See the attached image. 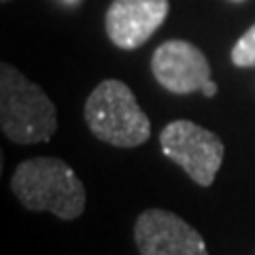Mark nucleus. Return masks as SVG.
<instances>
[{
  "mask_svg": "<svg viewBox=\"0 0 255 255\" xmlns=\"http://www.w3.org/2000/svg\"><path fill=\"white\" fill-rule=\"evenodd\" d=\"M11 189L28 211H49L64 221L81 217L85 187L60 157H30L15 168Z\"/></svg>",
  "mask_w": 255,
  "mask_h": 255,
  "instance_id": "obj_1",
  "label": "nucleus"
},
{
  "mask_svg": "<svg viewBox=\"0 0 255 255\" xmlns=\"http://www.w3.org/2000/svg\"><path fill=\"white\" fill-rule=\"evenodd\" d=\"M230 58H232L234 66H241V68L255 66V23L236 41Z\"/></svg>",
  "mask_w": 255,
  "mask_h": 255,
  "instance_id": "obj_8",
  "label": "nucleus"
},
{
  "mask_svg": "<svg viewBox=\"0 0 255 255\" xmlns=\"http://www.w3.org/2000/svg\"><path fill=\"white\" fill-rule=\"evenodd\" d=\"M168 0H113L107 11V34L119 49H138L162 26Z\"/></svg>",
  "mask_w": 255,
  "mask_h": 255,
  "instance_id": "obj_7",
  "label": "nucleus"
},
{
  "mask_svg": "<svg viewBox=\"0 0 255 255\" xmlns=\"http://www.w3.org/2000/svg\"><path fill=\"white\" fill-rule=\"evenodd\" d=\"M0 128L17 145L47 142L58 130V111L49 96L6 62L0 66Z\"/></svg>",
  "mask_w": 255,
  "mask_h": 255,
  "instance_id": "obj_2",
  "label": "nucleus"
},
{
  "mask_svg": "<svg viewBox=\"0 0 255 255\" xmlns=\"http://www.w3.org/2000/svg\"><path fill=\"white\" fill-rule=\"evenodd\" d=\"M151 70L157 83L172 94L200 92L211 81V66L206 55L187 41H166L151 58Z\"/></svg>",
  "mask_w": 255,
  "mask_h": 255,
  "instance_id": "obj_6",
  "label": "nucleus"
},
{
  "mask_svg": "<svg viewBox=\"0 0 255 255\" xmlns=\"http://www.w3.org/2000/svg\"><path fill=\"white\" fill-rule=\"evenodd\" d=\"M200 92L206 96V98H213V96L217 94V83H215L213 79H211V81H206V83H204V87H202Z\"/></svg>",
  "mask_w": 255,
  "mask_h": 255,
  "instance_id": "obj_9",
  "label": "nucleus"
},
{
  "mask_svg": "<svg viewBox=\"0 0 255 255\" xmlns=\"http://www.w3.org/2000/svg\"><path fill=\"white\" fill-rule=\"evenodd\" d=\"M162 153L179 164L200 187H209L223 162V142L215 132L187 119H177L159 132Z\"/></svg>",
  "mask_w": 255,
  "mask_h": 255,
  "instance_id": "obj_4",
  "label": "nucleus"
},
{
  "mask_svg": "<svg viewBox=\"0 0 255 255\" xmlns=\"http://www.w3.org/2000/svg\"><path fill=\"white\" fill-rule=\"evenodd\" d=\"M134 243L140 255H209L204 238L179 215L149 209L138 215Z\"/></svg>",
  "mask_w": 255,
  "mask_h": 255,
  "instance_id": "obj_5",
  "label": "nucleus"
},
{
  "mask_svg": "<svg viewBox=\"0 0 255 255\" xmlns=\"http://www.w3.org/2000/svg\"><path fill=\"white\" fill-rule=\"evenodd\" d=\"M85 122L96 138L113 147H138L151 136V124L124 81L107 79L85 102Z\"/></svg>",
  "mask_w": 255,
  "mask_h": 255,
  "instance_id": "obj_3",
  "label": "nucleus"
},
{
  "mask_svg": "<svg viewBox=\"0 0 255 255\" xmlns=\"http://www.w3.org/2000/svg\"><path fill=\"white\" fill-rule=\"evenodd\" d=\"M2 2H9V0H2Z\"/></svg>",
  "mask_w": 255,
  "mask_h": 255,
  "instance_id": "obj_11",
  "label": "nucleus"
},
{
  "mask_svg": "<svg viewBox=\"0 0 255 255\" xmlns=\"http://www.w3.org/2000/svg\"><path fill=\"white\" fill-rule=\"evenodd\" d=\"M230 2H245V0H230Z\"/></svg>",
  "mask_w": 255,
  "mask_h": 255,
  "instance_id": "obj_10",
  "label": "nucleus"
}]
</instances>
